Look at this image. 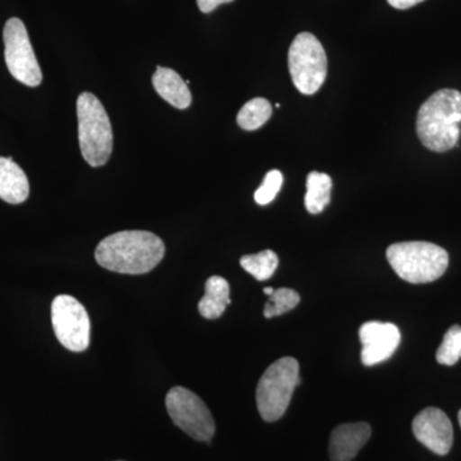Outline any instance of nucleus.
I'll return each instance as SVG.
<instances>
[{
    "label": "nucleus",
    "mask_w": 461,
    "mask_h": 461,
    "mask_svg": "<svg viewBox=\"0 0 461 461\" xmlns=\"http://www.w3.org/2000/svg\"><path fill=\"white\" fill-rule=\"evenodd\" d=\"M166 247L148 230H122L99 242L95 259L108 271L123 275H144L162 262Z\"/></svg>",
    "instance_id": "obj_1"
},
{
    "label": "nucleus",
    "mask_w": 461,
    "mask_h": 461,
    "mask_svg": "<svg viewBox=\"0 0 461 461\" xmlns=\"http://www.w3.org/2000/svg\"><path fill=\"white\" fill-rule=\"evenodd\" d=\"M460 91H436L423 103L418 112V138L429 150L445 153L456 147L460 138Z\"/></svg>",
    "instance_id": "obj_2"
},
{
    "label": "nucleus",
    "mask_w": 461,
    "mask_h": 461,
    "mask_svg": "<svg viewBox=\"0 0 461 461\" xmlns=\"http://www.w3.org/2000/svg\"><path fill=\"white\" fill-rule=\"evenodd\" d=\"M387 260L402 280L411 284H429L444 276L448 254L432 242H397L387 249Z\"/></svg>",
    "instance_id": "obj_3"
},
{
    "label": "nucleus",
    "mask_w": 461,
    "mask_h": 461,
    "mask_svg": "<svg viewBox=\"0 0 461 461\" xmlns=\"http://www.w3.org/2000/svg\"><path fill=\"white\" fill-rule=\"evenodd\" d=\"M78 141L84 159L91 167L107 165L113 151V131L108 113L94 94L77 99Z\"/></svg>",
    "instance_id": "obj_4"
},
{
    "label": "nucleus",
    "mask_w": 461,
    "mask_h": 461,
    "mask_svg": "<svg viewBox=\"0 0 461 461\" xmlns=\"http://www.w3.org/2000/svg\"><path fill=\"white\" fill-rule=\"evenodd\" d=\"M299 363L295 357H285L264 372L257 387V405L266 421L281 420L286 412L294 391L302 384Z\"/></svg>",
    "instance_id": "obj_5"
},
{
    "label": "nucleus",
    "mask_w": 461,
    "mask_h": 461,
    "mask_svg": "<svg viewBox=\"0 0 461 461\" xmlns=\"http://www.w3.org/2000/svg\"><path fill=\"white\" fill-rule=\"evenodd\" d=\"M288 68L297 90L304 95H313L327 77L326 51L321 41L311 32H302L294 39L288 50Z\"/></svg>",
    "instance_id": "obj_6"
},
{
    "label": "nucleus",
    "mask_w": 461,
    "mask_h": 461,
    "mask_svg": "<svg viewBox=\"0 0 461 461\" xmlns=\"http://www.w3.org/2000/svg\"><path fill=\"white\" fill-rule=\"evenodd\" d=\"M167 411L173 423L196 441L211 442L215 433L213 415L196 393L173 387L166 396Z\"/></svg>",
    "instance_id": "obj_7"
},
{
    "label": "nucleus",
    "mask_w": 461,
    "mask_h": 461,
    "mask_svg": "<svg viewBox=\"0 0 461 461\" xmlns=\"http://www.w3.org/2000/svg\"><path fill=\"white\" fill-rule=\"evenodd\" d=\"M51 323L58 341L81 353L90 345L91 324L86 309L74 296L58 295L51 304Z\"/></svg>",
    "instance_id": "obj_8"
},
{
    "label": "nucleus",
    "mask_w": 461,
    "mask_h": 461,
    "mask_svg": "<svg viewBox=\"0 0 461 461\" xmlns=\"http://www.w3.org/2000/svg\"><path fill=\"white\" fill-rule=\"evenodd\" d=\"M5 63L17 81L30 87L39 86L42 74L25 25L20 18L7 21L3 32Z\"/></svg>",
    "instance_id": "obj_9"
},
{
    "label": "nucleus",
    "mask_w": 461,
    "mask_h": 461,
    "mask_svg": "<svg viewBox=\"0 0 461 461\" xmlns=\"http://www.w3.org/2000/svg\"><path fill=\"white\" fill-rule=\"evenodd\" d=\"M412 432L421 445L437 455H447L453 447V424L439 409L421 411L412 420Z\"/></svg>",
    "instance_id": "obj_10"
},
{
    "label": "nucleus",
    "mask_w": 461,
    "mask_h": 461,
    "mask_svg": "<svg viewBox=\"0 0 461 461\" xmlns=\"http://www.w3.org/2000/svg\"><path fill=\"white\" fill-rule=\"evenodd\" d=\"M362 342V362L366 366L390 359L402 341V333L395 324L366 321L359 330Z\"/></svg>",
    "instance_id": "obj_11"
},
{
    "label": "nucleus",
    "mask_w": 461,
    "mask_h": 461,
    "mask_svg": "<svg viewBox=\"0 0 461 461\" xmlns=\"http://www.w3.org/2000/svg\"><path fill=\"white\" fill-rule=\"evenodd\" d=\"M371 436V426L364 421L336 427L330 439V460L353 461Z\"/></svg>",
    "instance_id": "obj_12"
},
{
    "label": "nucleus",
    "mask_w": 461,
    "mask_h": 461,
    "mask_svg": "<svg viewBox=\"0 0 461 461\" xmlns=\"http://www.w3.org/2000/svg\"><path fill=\"white\" fill-rule=\"evenodd\" d=\"M30 184L26 173L14 158L0 157V199L9 204H21L29 198Z\"/></svg>",
    "instance_id": "obj_13"
},
{
    "label": "nucleus",
    "mask_w": 461,
    "mask_h": 461,
    "mask_svg": "<svg viewBox=\"0 0 461 461\" xmlns=\"http://www.w3.org/2000/svg\"><path fill=\"white\" fill-rule=\"evenodd\" d=\"M151 81H153L157 93L173 107L177 109L190 107L193 96H191L189 85L186 84V81H184V78L177 72L171 68H163V67L158 66L157 72Z\"/></svg>",
    "instance_id": "obj_14"
},
{
    "label": "nucleus",
    "mask_w": 461,
    "mask_h": 461,
    "mask_svg": "<svg viewBox=\"0 0 461 461\" xmlns=\"http://www.w3.org/2000/svg\"><path fill=\"white\" fill-rule=\"evenodd\" d=\"M230 304L229 282L220 276H212L205 284V295L199 302V313L206 320H217Z\"/></svg>",
    "instance_id": "obj_15"
},
{
    "label": "nucleus",
    "mask_w": 461,
    "mask_h": 461,
    "mask_svg": "<svg viewBox=\"0 0 461 461\" xmlns=\"http://www.w3.org/2000/svg\"><path fill=\"white\" fill-rule=\"evenodd\" d=\"M332 178L326 173L311 172L306 178L305 208L311 214H320L330 202Z\"/></svg>",
    "instance_id": "obj_16"
},
{
    "label": "nucleus",
    "mask_w": 461,
    "mask_h": 461,
    "mask_svg": "<svg viewBox=\"0 0 461 461\" xmlns=\"http://www.w3.org/2000/svg\"><path fill=\"white\" fill-rule=\"evenodd\" d=\"M272 117V105L268 100L256 98L249 100L247 104L240 109L238 124L245 131H256Z\"/></svg>",
    "instance_id": "obj_17"
},
{
    "label": "nucleus",
    "mask_w": 461,
    "mask_h": 461,
    "mask_svg": "<svg viewBox=\"0 0 461 461\" xmlns=\"http://www.w3.org/2000/svg\"><path fill=\"white\" fill-rule=\"evenodd\" d=\"M242 268L258 281L269 280L277 271L278 257L275 251L264 250L254 256H244L240 259Z\"/></svg>",
    "instance_id": "obj_18"
},
{
    "label": "nucleus",
    "mask_w": 461,
    "mask_h": 461,
    "mask_svg": "<svg viewBox=\"0 0 461 461\" xmlns=\"http://www.w3.org/2000/svg\"><path fill=\"white\" fill-rule=\"evenodd\" d=\"M299 303L300 295L295 290L287 287L277 288L264 306V317L273 318L286 314L296 308Z\"/></svg>",
    "instance_id": "obj_19"
},
{
    "label": "nucleus",
    "mask_w": 461,
    "mask_h": 461,
    "mask_svg": "<svg viewBox=\"0 0 461 461\" xmlns=\"http://www.w3.org/2000/svg\"><path fill=\"white\" fill-rule=\"evenodd\" d=\"M437 362L442 366H454L461 359V327L453 326L444 336L436 354Z\"/></svg>",
    "instance_id": "obj_20"
},
{
    "label": "nucleus",
    "mask_w": 461,
    "mask_h": 461,
    "mask_svg": "<svg viewBox=\"0 0 461 461\" xmlns=\"http://www.w3.org/2000/svg\"><path fill=\"white\" fill-rule=\"evenodd\" d=\"M282 184H284V176L277 169H273L267 173L266 177L260 185L259 189L254 194V199L259 205H268L275 200L277 194L280 193Z\"/></svg>",
    "instance_id": "obj_21"
},
{
    "label": "nucleus",
    "mask_w": 461,
    "mask_h": 461,
    "mask_svg": "<svg viewBox=\"0 0 461 461\" xmlns=\"http://www.w3.org/2000/svg\"><path fill=\"white\" fill-rule=\"evenodd\" d=\"M196 2H198V7L203 14H211L215 8L220 7L221 5L232 3L235 0H196Z\"/></svg>",
    "instance_id": "obj_22"
},
{
    "label": "nucleus",
    "mask_w": 461,
    "mask_h": 461,
    "mask_svg": "<svg viewBox=\"0 0 461 461\" xmlns=\"http://www.w3.org/2000/svg\"><path fill=\"white\" fill-rule=\"evenodd\" d=\"M387 2L391 7L396 9H409L414 7V5H420V3L424 2V0H387Z\"/></svg>",
    "instance_id": "obj_23"
},
{
    "label": "nucleus",
    "mask_w": 461,
    "mask_h": 461,
    "mask_svg": "<svg viewBox=\"0 0 461 461\" xmlns=\"http://www.w3.org/2000/svg\"><path fill=\"white\" fill-rule=\"evenodd\" d=\"M264 294H267V295L271 296L273 293H275V288L272 287H266L264 288Z\"/></svg>",
    "instance_id": "obj_24"
},
{
    "label": "nucleus",
    "mask_w": 461,
    "mask_h": 461,
    "mask_svg": "<svg viewBox=\"0 0 461 461\" xmlns=\"http://www.w3.org/2000/svg\"><path fill=\"white\" fill-rule=\"evenodd\" d=\"M457 418H459V423H460V427H461V411H459V415H457Z\"/></svg>",
    "instance_id": "obj_25"
}]
</instances>
